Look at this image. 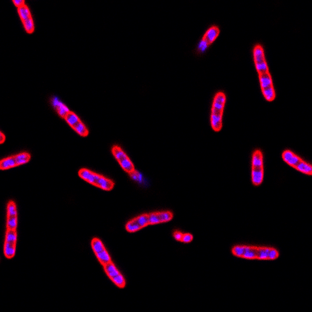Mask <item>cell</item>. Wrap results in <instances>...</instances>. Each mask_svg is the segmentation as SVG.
<instances>
[{
  "mask_svg": "<svg viewBox=\"0 0 312 312\" xmlns=\"http://www.w3.org/2000/svg\"><path fill=\"white\" fill-rule=\"evenodd\" d=\"M253 59H254V66L258 74L262 95L265 98V100L268 102H272L275 100L276 95H275L272 75H271L266 58H265V50L261 45L257 44L254 46L253 49Z\"/></svg>",
  "mask_w": 312,
  "mask_h": 312,
  "instance_id": "obj_1",
  "label": "cell"
},
{
  "mask_svg": "<svg viewBox=\"0 0 312 312\" xmlns=\"http://www.w3.org/2000/svg\"><path fill=\"white\" fill-rule=\"evenodd\" d=\"M231 253L237 258L247 260L273 261L279 257L277 249L271 247L254 245H235L232 247Z\"/></svg>",
  "mask_w": 312,
  "mask_h": 312,
  "instance_id": "obj_2",
  "label": "cell"
},
{
  "mask_svg": "<svg viewBox=\"0 0 312 312\" xmlns=\"http://www.w3.org/2000/svg\"><path fill=\"white\" fill-rule=\"evenodd\" d=\"M226 102V94L223 91H218L212 101L210 115L211 126L215 132L221 131L223 129V112Z\"/></svg>",
  "mask_w": 312,
  "mask_h": 312,
  "instance_id": "obj_3",
  "label": "cell"
},
{
  "mask_svg": "<svg viewBox=\"0 0 312 312\" xmlns=\"http://www.w3.org/2000/svg\"><path fill=\"white\" fill-rule=\"evenodd\" d=\"M78 175L81 179L104 191H112L114 188L115 183L113 181L87 169L80 170Z\"/></svg>",
  "mask_w": 312,
  "mask_h": 312,
  "instance_id": "obj_4",
  "label": "cell"
},
{
  "mask_svg": "<svg viewBox=\"0 0 312 312\" xmlns=\"http://www.w3.org/2000/svg\"><path fill=\"white\" fill-rule=\"evenodd\" d=\"M264 181V156L260 149H255L251 159V182L253 185L258 187Z\"/></svg>",
  "mask_w": 312,
  "mask_h": 312,
  "instance_id": "obj_5",
  "label": "cell"
},
{
  "mask_svg": "<svg viewBox=\"0 0 312 312\" xmlns=\"http://www.w3.org/2000/svg\"><path fill=\"white\" fill-rule=\"evenodd\" d=\"M282 159L285 163L301 174L307 176L312 175V167L310 163L304 161L300 156L295 154L291 150L282 151Z\"/></svg>",
  "mask_w": 312,
  "mask_h": 312,
  "instance_id": "obj_6",
  "label": "cell"
},
{
  "mask_svg": "<svg viewBox=\"0 0 312 312\" xmlns=\"http://www.w3.org/2000/svg\"><path fill=\"white\" fill-rule=\"evenodd\" d=\"M220 34V29L216 25L211 26L203 35L202 40L198 43L197 52L199 54H203L209 49V46L216 40Z\"/></svg>",
  "mask_w": 312,
  "mask_h": 312,
  "instance_id": "obj_7",
  "label": "cell"
},
{
  "mask_svg": "<svg viewBox=\"0 0 312 312\" xmlns=\"http://www.w3.org/2000/svg\"><path fill=\"white\" fill-rule=\"evenodd\" d=\"M112 153L125 172L130 175L133 172H135L134 165L121 147L118 145L113 146L112 148Z\"/></svg>",
  "mask_w": 312,
  "mask_h": 312,
  "instance_id": "obj_8",
  "label": "cell"
},
{
  "mask_svg": "<svg viewBox=\"0 0 312 312\" xmlns=\"http://www.w3.org/2000/svg\"><path fill=\"white\" fill-rule=\"evenodd\" d=\"M31 160V154L28 152H22L16 155L4 159L0 162V169L2 170H9L14 167L26 164Z\"/></svg>",
  "mask_w": 312,
  "mask_h": 312,
  "instance_id": "obj_9",
  "label": "cell"
},
{
  "mask_svg": "<svg viewBox=\"0 0 312 312\" xmlns=\"http://www.w3.org/2000/svg\"><path fill=\"white\" fill-rule=\"evenodd\" d=\"M91 248L95 253V256L98 258V261L103 266L105 264L112 261L110 255L105 249V246L102 244V240L98 238H93L91 240Z\"/></svg>",
  "mask_w": 312,
  "mask_h": 312,
  "instance_id": "obj_10",
  "label": "cell"
},
{
  "mask_svg": "<svg viewBox=\"0 0 312 312\" xmlns=\"http://www.w3.org/2000/svg\"><path fill=\"white\" fill-rule=\"evenodd\" d=\"M17 237V230H7L4 243V255L8 259L14 258L16 253Z\"/></svg>",
  "mask_w": 312,
  "mask_h": 312,
  "instance_id": "obj_11",
  "label": "cell"
},
{
  "mask_svg": "<svg viewBox=\"0 0 312 312\" xmlns=\"http://www.w3.org/2000/svg\"><path fill=\"white\" fill-rule=\"evenodd\" d=\"M66 121L71 126V128L77 132L79 135L82 137H87L89 134L88 129L85 125L83 123L80 118L73 112H69L67 116H65Z\"/></svg>",
  "mask_w": 312,
  "mask_h": 312,
  "instance_id": "obj_12",
  "label": "cell"
},
{
  "mask_svg": "<svg viewBox=\"0 0 312 312\" xmlns=\"http://www.w3.org/2000/svg\"><path fill=\"white\" fill-rule=\"evenodd\" d=\"M104 270L108 275V277L112 281V282L119 288H124L126 286V281L120 272H119L114 264L112 261L103 265Z\"/></svg>",
  "mask_w": 312,
  "mask_h": 312,
  "instance_id": "obj_13",
  "label": "cell"
},
{
  "mask_svg": "<svg viewBox=\"0 0 312 312\" xmlns=\"http://www.w3.org/2000/svg\"><path fill=\"white\" fill-rule=\"evenodd\" d=\"M150 220L148 213L140 215L137 217L132 219L126 223V230L129 233H135L146 226H149Z\"/></svg>",
  "mask_w": 312,
  "mask_h": 312,
  "instance_id": "obj_14",
  "label": "cell"
},
{
  "mask_svg": "<svg viewBox=\"0 0 312 312\" xmlns=\"http://www.w3.org/2000/svg\"><path fill=\"white\" fill-rule=\"evenodd\" d=\"M18 12L27 33H33L34 31H35V25H34L32 14H31L30 10L28 8V6L25 4L22 7H19L18 8Z\"/></svg>",
  "mask_w": 312,
  "mask_h": 312,
  "instance_id": "obj_15",
  "label": "cell"
},
{
  "mask_svg": "<svg viewBox=\"0 0 312 312\" xmlns=\"http://www.w3.org/2000/svg\"><path fill=\"white\" fill-rule=\"evenodd\" d=\"M18 227V212L15 202L10 201L7 205V230H16Z\"/></svg>",
  "mask_w": 312,
  "mask_h": 312,
  "instance_id": "obj_16",
  "label": "cell"
},
{
  "mask_svg": "<svg viewBox=\"0 0 312 312\" xmlns=\"http://www.w3.org/2000/svg\"><path fill=\"white\" fill-rule=\"evenodd\" d=\"M148 216H149L150 225L168 223L174 218V214L169 211L151 212V213H148Z\"/></svg>",
  "mask_w": 312,
  "mask_h": 312,
  "instance_id": "obj_17",
  "label": "cell"
},
{
  "mask_svg": "<svg viewBox=\"0 0 312 312\" xmlns=\"http://www.w3.org/2000/svg\"><path fill=\"white\" fill-rule=\"evenodd\" d=\"M53 105H54L55 109H56V112L60 117L65 118L67 113L70 112L68 108L63 102H60L59 100L53 101Z\"/></svg>",
  "mask_w": 312,
  "mask_h": 312,
  "instance_id": "obj_18",
  "label": "cell"
},
{
  "mask_svg": "<svg viewBox=\"0 0 312 312\" xmlns=\"http://www.w3.org/2000/svg\"><path fill=\"white\" fill-rule=\"evenodd\" d=\"M194 240V237L191 233H185L183 234L182 239H181V242L185 243V244H189V243L192 242Z\"/></svg>",
  "mask_w": 312,
  "mask_h": 312,
  "instance_id": "obj_19",
  "label": "cell"
},
{
  "mask_svg": "<svg viewBox=\"0 0 312 312\" xmlns=\"http://www.w3.org/2000/svg\"><path fill=\"white\" fill-rule=\"evenodd\" d=\"M183 234H184V233H181V231L174 232V239H175L176 240H177V241H180V242H181V239H182Z\"/></svg>",
  "mask_w": 312,
  "mask_h": 312,
  "instance_id": "obj_20",
  "label": "cell"
},
{
  "mask_svg": "<svg viewBox=\"0 0 312 312\" xmlns=\"http://www.w3.org/2000/svg\"><path fill=\"white\" fill-rule=\"evenodd\" d=\"M130 177H131L132 178L136 181H140V180H141V177H142L138 172H137V171H135V172H133V174H130Z\"/></svg>",
  "mask_w": 312,
  "mask_h": 312,
  "instance_id": "obj_21",
  "label": "cell"
},
{
  "mask_svg": "<svg viewBox=\"0 0 312 312\" xmlns=\"http://www.w3.org/2000/svg\"><path fill=\"white\" fill-rule=\"evenodd\" d=\"M13 3H14V5L16 6L18 8L22 7V6H24L25 4V2L24 0H14Z\"/></svg>",
  "mask_w": 312,
  "mask_h": 312,
  "instance_id": "obj_22",
  "label": "cell"
},
{
  "mask_svg": "<svg viewBox=\"0 0 312 312\" xmlns=\"http://www.w3.org/2000/svg\"><path fill=\"white\" fill-rule=\"evenodd\" d=\"M0 136H1V140H0V143H1V144H3V143L5 141L6 137L5 135H4V133H2V132L0 133Z\"/></svg>",
  "mask_w": 312,
  "mask_h": 312,
  "instance_id": "obj_23",
  "label": "cell"
}]
</instances>
